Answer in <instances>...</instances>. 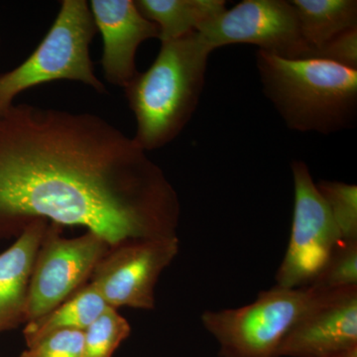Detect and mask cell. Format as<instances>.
Here are the masks:
<instances>
[{
	"mask_svg": "<svg viewBox=\"0 0 357 357\" xmlns=\"http://www.w3.org/2000/svg\"><path fill=\"white\" fill-rule=\"evenodd\" d=\"M180 213L163 170L102 117L28 103L0 114V238L43 220L112 248L177 237Z\"/></svg>",
	"mask_w": 357,
	"mask_h": 357,
	"instance_id": "1",
	"label": "cell"
},
{
	"mask_svg": "<svg viewBox=\"0 0 357 357\" xmlns=\"http://www.w3.org/2000/svg\"><path fill=\"white\" fill-rule=\"evenodd\" d=\"M211 52L198 32L161 42L151 67L124 88L136 119L133 139L143 150L165 146L187 126L198 107Z\"/></svg>",
	"mask_w": 357,
	"mask_h": 357,
	"instance_id": "2",
	"label": "cell"
},
{
	"mask_svg": "<svg viewBox=\"0 0 357 357\" xmlns=\"http://www.w3.org/2000/svg\"><path fill=\"white\" fill-rule=\"evenodd\" d=\"M265 96L287 126L331 134L351 128L357 110V69L321 59H286L258 51Z\"/></svg>",
	"mask_w": 357,
	"mask_h": 357,
	"instance_id": "3",
	"label": "cell"
},
{
	"mask_svg": "<svg viewBox=\"0 0 357 357\" xmlns=\"http://www.w3.org/2000/svg\"><path fill=\"white\" fill-rule=\"evenodd\" d=\"M96 32L88 1L63 0L55 22L36 50L15 69L0 75V114L26 89L59 79L79 82L107 93L89 55Z\"/></svg>",
	"mask_w": 357,
	"mask_h": 357,
	"instance_id": "4",
	"label": "cell"
},
{
	"mask_svg": "<svg viewBox=\"0 0 357 357\" xmlns=\"http://www.w3.org/2000/svg\"><path fill=\"white\" fill-rule=\"evenodd\" d=\"M316 288L263 291L248 306L206 311L202 324L220 345L222 357H276L277 351L316 298Z\"/></svg>",
	"mask_w": 357,
	"mask_h": 357,
	"instance_id": "5",
	"label": "cell"
},
{
	"mask_svg": "<svg viewBox=\"0 0 357 357\" xmlns=\"http://www.w3.org/2000/svg\"><path fill=\"white\" fill-rule=\"evenodd\" d=\"M110 248L91 231L63 238L61 225L49 223L33 268L24 321L41 318L83 288Z\"/></svg>",
	"mask_w": 357,
	"mask_h": 357,
	"instance_id": "6",
	"label": "cell"
},
{
	"mask_svg": "<svg viewBox=\"0 0 357 357\" xmlns=\"http://www.w3.org/2000/svg\"><path fill=\"white\" fill-rule=\"evenodd\" d=\"M294 215L285 257L276 274V286L297 289L311 285L342 241L325 199L307 164L292 163Z\"/></svg>",
	"mask_w": 357,
	"mask_h": 357,
	"instance_id": "7",
	"label": "cell"
},
{
	"mask_svg": "<svg viewBox=\"0 0 357 357\" xmlns=\"http://www.w3.org/2000/svg\"><path fill=\"white\" fill-rule=\"evenodd\" d=\"M198 34L211 51L251 44L286 59H305L307 47L291 1L243 0L204 24Z\"/></svg>",
	"mask_w": 357,
	"mask_h": 357,
	"instance_id": "8",
	"label": "cell"
},
{
	"mask_svg": "<svg viewBox=\"0 0 357 357\" xmlns=\"http://www.w3.org/2000/svg\"><path fill=\"white\" fill-rule=\"evenodd\" d=\"M177 237L130 241L109 249L98 263L91 283L110 307H155L160 275L178 252Z\"/></svg>",
	"mask_w": 357,
	"mask_h": 357,
	"instance_id": "9",
	"label": "cell"
},
{
	"mask_svg": "<svg viewBox=\"0 0 357 357\" xmlns=\"http://www.w3.org/2000/svg\"><path fill=\"white\" fill-rule=\"evenodd\" d=\"M317 291L276 357H357V287Z\"/></svg>",
	"mask_w": 357,
	"mask_h": 357,
	"instance_id": "10",
	"label": "cell"
},
{
	"mask_svg": "<svg viewBox=\"0 0 357 357\" xmlns=\"http://www.w3.org/2000/svg\"><path fill=\"white\" fill-rule=\"evenodd\" d=\"M103 41L102 65L109 84L126 88L136 77L135 57L143 42L159 38V29L140 13L133 0L89 2Z\"/></svg>",
	"mask_w": 357,
	"mask_h": 357,
	"instance_id": "11",
	"label": "cell"
},
{
	"mask_svg": "<svg viewBox=\"0 0 357 357\" xmlns=\"http://www.w3.org/2000/svg\"><path fill=\"white\" fill-rule=\"evenodd\" d=\"M48 227L46 220H35L0 255V333L24 321L33 268Z\"/></svg>",
	"mask_w": 357,
	"mask_h": 357,
	"instance_id": "12",
	"label": "cell"
},
{
	"mask_svg": "<svg viewBox=\"0 0 357 357\" xmlns=\"http://www.w3.org/2000/svg\"><path fill=\"white\" fill-rule=\"evenodd\" d=\"M135 4L158 27L161 42L198 32L225 10L223 0H136Z\"/></svg>",
	"mask_w": 357,
	"mask_h": 357,
	"instance_id": "13",
	"label": "cell"
},
{
	"mask_svg": "<svg viewBox=\"0 0 357 357\" xmlns=\"http://www.w3.org/2000/svg\"><path fill=\"white\" fill-rule=\"evenodd\" d=\"M291 4L307 47L306 58L326 42L357 28L356 0H292Z\"/></svg>",
	"mask_w": 357,
	"mask_h": 357,
	"instance_id": "14",
	"label": "cell"
},
{
	"mask_svg": "<svg viewBox=\"0 0 357 357\" xmlns=\"http://www.w3.org/2000/svg\"><path fill=\"white\" fill-rule=\"evenodd\" d=\"M110 307L93 284H86L48 314L27 323L24 337L31 347L46 335L63 330L86 331Z\"/></svg>",
	"mask_w": 357,
	"mask_h": 357,
	"instance_id": "15",
	"label": "cell"
},
{
	"mask_svg": "<svg viewBox=\"0 0 357 357\" xmlns=\"http://www.w3.org/2000/svg\"><path fill=\"white\" fill-rule=\"evenodd\" d=\"M316 185L325 199L342 241H357L356 185L323 180Z\"/></svg>",
	"mask_w": 357,
	"mask_h": 357,
	"instance_id": "16",
	"label": "cell"
},
{
	"mask_svg": "<svg viewBox=\"0 0 357 357\" xmlns=\"http://www.w3.org/2000/svg\"><path fill=\"white\" fill-rule=\"evenodd\" d=\"M130 332L128 321L109 307L84 331L83 357H112Z\"/></svg>",
	"mask_w": 357,
	"mask_h": 357,
	"instance_id": "17",
	"label": "cell"
},
{
	"mask_svg": "<svg viewBox=\"0 0 357 357\" xmlns=\"http://www.w3.org/2000/svg\"><path fill=\"white\" fill-rule=\"evenodd\" d=\"M310 286L321 290L357 287V241H340Z\"/></svg>",
	"mask_w": 357,
	"mask_h": 357,
	"instance_id": "18",
	"label": "cell"
},
{
	"mask_svg": "<svg viewBox=\"0 0 357 357\" xmlns=\"http://www.w3.org/2000/svg\"><path fill=\"white\" fill-rule=\"evenodd\" d=\"M84 332L63 330L46 335L20 357H83Z\"/></svg>",
	"mask_w": 357,
	"mask_h": 357,
	"instance_id": "19",
	"label": "cell"
},
{
	"mask_svg": "<svg viewBox=\"0 0 357 357\" xmlns=\"http://www.w3.org/2000/svg\"><path fill=\"white\" fill-rule=\"evenodd\" d=\"M306 59H321L357 69V28L326 42Z\"/></svg>",
	"mask_w": 357,
	"mask_h": 357,
	"instance_id": "20",
	"label": "cell"
}]
</instances>
